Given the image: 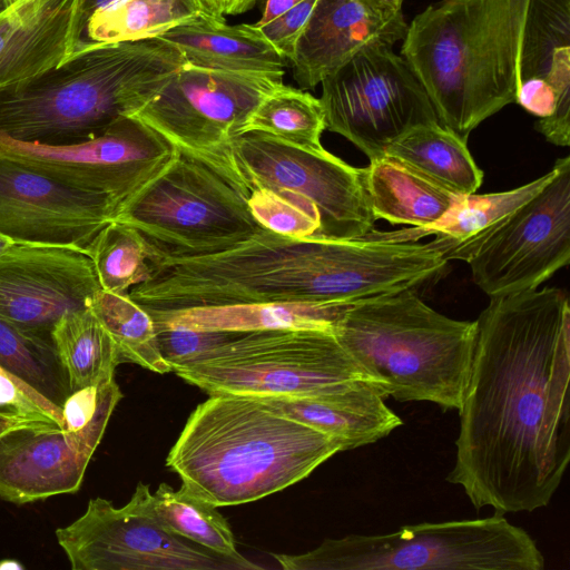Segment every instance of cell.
Masks as SVG:
<instances>
[{
    "label": "cell",
    "mask_w": 570,
    "mask_h": 570,
    "mask_svg": "<svg viewBox=\"0 0 570 570\" xmlns=\"http://www.w3.org/2000/svg\"><path fill=\"white\" fill-rule=\"evenodd\" d=\"M476 322L448 482L475 509L544 508L570 461V307L556 287L491 296Z\"/></svg>",
    "instance_id": "6da1fadb"
},
{
    "label": "cell",
    "mask_w": 570,
    "mask_h": 570,
    "mask_svg": "<svg viewBox=\"0 0 570 570\" xmlns=\"http://www.w3.org/2000/svg\"><path fill=\"white\" fill-rule=\"evenodd\" d=\"M402 41L439 122L465 140L529 78L570 86V0H440Z\"/></svg>",
    "instance_id": "7a4b0ae2"
},
{
    "label": "cell",
    "mask_w": 570,
    "mask_h": 570,
    "mask_svg": "<svg viewBox=\"0 0 570 570\" xmlns=\"http://www.w3.org/2000/svg\"><path fill=\"white\" fill-rule=\"evenodd\" d=\"M379 263L362 239H297L263 229L238 245L189 258L159 259L128 296L146 311L242 303L350 305L370 296Z\"/></svg>",
    "instance_id": "3957f363"
},
{
    "label": "cell",
    "mask_w": 570,
    "mask_h": 570,
    "mask_svg": "<svg viewBox=\"0 0 570 570\" xmlns=\"http://www.w3.org/2000/svg\"><path fill=\"white\" fill-rule=\"evenodd\" d=\"M341 451L338 441L255 396L213 393L189 415L166 465L218 508L282 491Z\"/></svg>",
    "instance_id": "277c9868"
},
{
    "label": "cell",
    "mask_w": 570,
    "mask_h": 570,
    "mask_svg": "<svg viewBox=\"0 0 570 570\" xmlns=\"http://www.w3.org/2000/svg\"><path fill=\"white\" fill-rule=\"evenodd\" d=\"M185 65L159 37L95 46L0 87V134L48 145L90 139L135 116Z\"/></svg>",
    "instance_id": "5b68a950"
},
{
    "label": "cell",
    "mask_w": 570,
    "mask_h": 570,
    "mask_svg": "<svg viewBox=\"0 0 570 570\" xmlns=\"http://www.w3.org/2000/svg\"><path fill=\"white\" fill-rule=\"evenodd\" d=\"M334 334L384 396L459 410L476 322L450 318L407 288L346 305Z\"/></svg>",
    "instance_id": "8992f818"
},
{
    "label": "cell",
    "mask_w": 570,
    "mask_h": 570,
    "mask_svg": "<svg viewBox=\"0 0 570 570\" xmlns=\"http://www.w3.org/2000/svg\"><path fill=\"white\" fill-rule=\"evenodd\" d=\"M285 570H542L528 532L503 514L326 539L301 554H273Z\"/></svg>",
    "instance_id": "52a82bcc"
},
{
    "label": "cell",
    "mask_w": 570,
    "mask_h": 570,
    "mask_svg": "<svg viewBox=\"0 0 570 570\" xmlns=\"http://www.w3.org/2000/svg\"><path fill=\"white\" fill-rule=\"evenodd\" d=\"M248 197L243 184L177 149L168 165L118 208L114 220L141 236L150 263L213 255L264 229Z\"/></svg>",
    "instance_id": "ba28073f"
},
{
    "label": "cell",
    "mask_w": 570,
    "mask_h": 570,
    "mask_svg": "<svg viewBox=\"0 0 570 570\" xmlns=\"http://www.w3.org/2000/svg\"><path fill=\"white\" fill-rule=\"evenodd\" d=\"M173 372L209 394L252 396H314L368 381L324 330L239 333Z\"/></svg>",
    "instance_id": "9c48e42d"
},
{
    "label": "cell",
    "mask_w": 570,
    "mask_h": 570,
    "mask_svg": "<svg viewBox=\"0 0 570 570\" xmlns=\"http://www.w3.org/2000/svg\"><path fill=\"white\" fill-rule=\"evenodd\" d=\"M282 82L283 75L185 65L135 117L177 149L243 184L233 142L262 99Z\"/></svg>",
    "instance_id": "30bf717a"
},
{
    "label": "cell",
    "mask_w": 570,
    "mask_h": 570,
    "mask_svg": "<svg viewBox=\"0 0 570 570\" xmlns=\"http://www.w3.org/2000/svg\"><path fill=\"white\" fill-rule=\"evenodd\" d=\"M321 86L326 129L348 139L370 161L413 127L439 121L423 86L389 46L364 48Z\"/></svg>",
    "instance_id": "8fae6325"
},
{
    "label": "cell",
    "mask_w": 570,
    "mask_h": 570,
    "mask_svg": "<svg viewBox=\"0 0 570 570\" xmlns=\"http://www.w3.org/2000/svg\"><path fill=\"white\" fill-rule=\"evenodd\" d=\"M232 155L248 191H287L312 203L320 214V239H357L374 229L365 168L326 149L304 150L258 131L236 137Z\"/></svg>",
    "instance_id": "7c38bea8"
},
{
    "label": "cell",
    "mask_w": 570,
    "mask_h": 570,
    "mask_svg": "<svg viewBox=\"0 0 570 570\" xmlns=\"http://www.w3.org/2000/svg\"><path fill=\"white\" fill-rule=\"evenodd\" d=\"M177 148L135 116L78 142L48 145L0 134V155L118 208L173 159Z\"/></svg>",
    "instance_id": "4fadbf2b"
},
{
    "label": "cell",
    "mask_w": 570,
    "mask_h": 570,
    "mask_svg": "<svg viewBox=\"0 0 570 570\" xmlns=\"http://www.w3.org/2000/svg\"><path fill=\"white\" fill-rule=\"evenodd\" d=\"M56 537L73 570H244L166 530L134 494L121 508L90 499L86 511L57 529Z\"/></svg>",
    "instance_id": "5bb4252c"
},
{
    "label": "cell",
    "mask_w": 570,
    "mask_h": 570,
    "mask_svg": "<svg viewBox=\"0 0 570 570\" xmlns=\"http://www.w3.org/2000/svg\"><path fill=\"white\" fill-rule=\"evenodd\" d=\"M468 261L487 295L535 289L570 262V157Z\"/></svg>",
    "instance_id": "9a60e30c"
},
{
    "label": "cell",
    "mask_w": 570,
    "mask_h": 570,
    "mask_svg": "<svg viewBox=\"0 0 570 570\" xmlns=\"http://www.w3.org/2000/svg\"><path fill=\"white\" fill-rule=\"evenodd\" d=\"M117 210L107 197L66 186L0 155V233L14 243L86 253Z\"/></svg>",
    "instance_id": "2e32d148"
},
{
    "label": "cell",
    "mask_w": 570,
    "mask_h": 570,
    "mask_svg": "<svg viewBox=\"0 0 570 570\" xmlns=\"http://www.w3.org/2000/svg\"><path fill=\"white\" fill-rule=\"evenodd\" d=\"M101 289L88 255L67 246L14 243L0 254V318L51 334Z\"/></svg>",
    "instance_id": "e0dca14e"
},
{
    "label": "cell",
    "mask_w": 570,
    "mask_h": 570,
    "mask_svg": "<svg viewBox=\"0 0 570 570\" xmlns=\"http://www.w3.org/2000/svg\"><path fill=\"white\" fill-rule=\"evenodd\" d=\"M116 384L91 421L78 431L60 426L22 428L0 436V498L26 504L75 493L121 400Z\"/></svg>",
    "instance_id": "ac0fdd59"
},
{
    "label": "cell",
    "mask_w": 570,
    "mask_h": 570,
    "mask_svg": "<svg viewBox=\"0 0 570 570\" xmlns=\"http://www.w3.org/2000/svg\"><path fill=\"white\" fill-rule=\"evenodd\" d=\"M406 30L402 8L384 0H317L289 62L293 77L314 89L364 48L393 47Z\"/></svg>",
    "instance_id": "d6986e66"
},
{
    "label": "cell",
    "mask_w": 570,
    "mask_h": 570,
    "mask_svg": "<svg viewBox=\"0 0 570 570\" xmlns=\"http://www.w3.org/2000/svg\"><path fill=\"white\" fill-rule=\"evenodd\" d=\"M79 0H18L0 17V87L37 76L72 55Z\"/></svg>",
    "instance_id": "ffe728a7"
},
{
    "label": "cell",
    "mask_w": 570,
    "mask_h": 570,
    "mask_svg": "<svg viewBox=\"0 0 570 570\" xmlns=\"http://www.w3.org/2000/svg\"><path fill=\"white\" fill-rule=\"evenodd\" d=\"M255 397L271 410L338 441L342 451L374 443L403 424L368 381L314 396Z\"/></svg>",
    "instance_id": "44dd1931"
},
{
    "label": "cell",
    "mask_w": 570,
    "mask_h": 570,
    "mask_svg": "<svg viewBox=\"0 0 570 570\" xmlns=\"http://www.w3.org/2000/svg\"><path fill=\"white\" fill-rule=\"evenodd\" d=\"M174 46L186 65L223 71L284 76L286 58L253 24H228L203 13L158 36Z\"/></svg>",
    "instance_id": "7402d4cb"
},
{
    "label": "cell",
    "mask_w": 570,
    "mask_h": 570,
    "mask_svg": "<svg viewBox=\"0 0 570 570\" xmlns=\"http://www.w3.org/2000/svg\"><path fill=\"white\" fill-rule=\"evenodd\" d=\"M553 174L552 168L543 176L505 191L459 195L439 222L424 228L401 229L402 238L417 242L426 235H435L432 243L448 262L459 259L468 263L518 208L551 180Z\"/></svg>",
    "instance_id": "603a6c76"
},
{
    "label": "cell",
    "mask_w": 570,
    "mask_h": 570,
    "mask_svg": "<svg viewBox=\"0 0 570 570\" xmlns=\"http://www.w3.org/2000/svg\"><path fill=\"white\" fill-rule=\"evenodd\" d=\"M203 13L202 0H79L72 55L102 43L155 38Z\"/></svg>",
    "instance_id": "cb8c5ba5"
},
{
    "label": "cell",
    "mask_w": 570,
    "mask_h": 570,
    "mask_svg": "<svg viewBox=\"0 0 570 570\" xmlns=\"http://www.w3.org/2000/svg\"><path fill=\"white\" fill-rule=\"evenodd\" d=\"M346 305L317 303H242L179 311H147L154 323L203 331L248 333L271 330H324Z\"/></svg>",
    "instance_id": "d4e9b609"
},
{
    "label": "cell",
    "mask_w": 570,
    "mask_h": 570,
    "mask_svg": "<svg viewBox=\"0 0 570 570\" xmlns=\"http://www.w3.org/2000/svg\"><path fill=\"white\" fill-rule=\"evenodd\" d=\"M365 186L375 219L417 228L439 222L459 196L389 156L365 167Z\"/></svg>",
    "instance_id": "484cf974"
},
{
    "label": "cell",
    "mask_w": 570,
    "mask_h": 570,
    "mask_svg": "<svg viewBox=\"0 0 570 570\" xmlns=\"http://www.w3.org/2000/svg\"><path fill=\"white\" fill-rule=\"evenodd\" d=\"M455 195L475 193L483 171L471 156L466 140L439 121L407 130L393 141L385 155Z\"/></svg>",
    "instance_id": "4316f807"
},
{
    "label": "cell",
    "mask_w": 570,
    "mask_h": 570,
    "mask_svg": "<svg viewBox=\"0 0 570 570\" xmlns=\"http://www.w3.org/2000/svg\"><path fill=\"white\" fill-rule=\"evenodd\" d=\"M134 495L171 533L239 563L244 570L262 569L237 551L232 529L217 507L191 494L184 487L174 490L167 483H161L151 493L149 485L139 482Z\"/></svg>",
    "instance_id": "83f0119b"
},
{
    "label": "cell",
    "mask_w": 570,
    "mask_h": 570,
    "mask_svg": "<svg viewBox=\"0 0 570 570\" xmlns=\"http://www.w3.org/2000/svg\"><path fill=\"white\" fill-rule=\"evenodd\" d=\"M51 337L70 393L115 379V370L121 363L118 347L90 307L63 315Z\"/></svg>",
    "instance_id": "f1b7e54d"
},
{
    "label": "cell",
    "mask_w": 570,
    "mask_h": 570,
    "mask_svg": "<svg viewBox=\"0 0 570 570\" xmlns=\"http://www.w3.org/2000/svg\"><path fill=\"white\" fill-rule=\"evenodd\" d=\"M0 366L62 411L70 386L51 334L0 318Z\"/></svg>",
    "instance_id": "f546056e"
},
{
    "label": "cell",
    "mask_w": 570,
    "mask_h": 570,
    "mask_svg": "<svg viewBox=\"0 0 570 570\" xmlns=\"http://www.w3.org/2000/svg\"><path fill=\"white\" fill-rule=\"evenodd\" d=\"M325 116L320 98L283 82L249 116L243 132L258 131L308 151H323Z\"/></svg>",
    "instance_id": "4dcf8cb0"
},
{
    "label": "cell",
    "mask_w": 570,
    "mask_h": 570,
    "mask_svg": "<svg viewBox=\"0 0 570 570\" xmlns=\"http://www.w3.org/2000/svg\"><path fill=\"white\" fill-rule=\"evenodd\" d=\"M89 307L116 343L121 363H135L158 374L171 372L160 354L151 316L128 294L100 289Z\"/></svg>",
    "instance_id": "1f68e13d"
},
{
    "label": "cell",
    "mask_w": 570,
    "mask_h": 570,
    "mask_svg": "<svg viewBox=\"0 0 570 570\" xmlns=\"http://www.w3.org/2000/svg\"><path fill=\"white\" fill-rule=\"evenodd\" d=\"M101 289L128 294L150 273L151 253L141 236L116 220L106 225L86 248Z\"/></svg>",
    "instance_id": "d6a6232c"
},
{
    "label": "cell",
    "mask_w": 570,
    "mask_h": 570,
    "mask_svg": "<svg viewBox=\"0 0 570 570\" xmlns=\"http://www.w3.org/2000/svg\"><path fill=\"white\" fill-rule=\"evenodd\" d=\"M248 205L255 219L265 229L297 239H320V214L312 203L297 195L264 188L252 189Z\"/></svg>",
    "instance_id": "836d02e7"
},
{
    "label": "cell",
    "mask_w": 570,
    "mask_h": 570,
    "mask_svg": "<svg viewBox=\"0 0 570 570\" xmlns=\"http://www.w3.org/2000/svg\"><path fill=\"white\" fill-rule=\"evenodd\" d=\"M263 9L256 23L264 36L286 58L293 60L297 40L317 0H262Z\"/></svg>",
    "instance_id": "e575fe53"
},
{
    "label": "cell",
    "mask_w": 570,
    "mask_h": 570,
    "mask_svg": "<svg viewBox=\"0 0 570 570\" xmlns=\"http://www.w3.org/2000/svg\"><path fill=\"white\" fill-rule=\"evenodd\" d=\"M163 358L173 368L188 363L239 333L194 330L154 323Z\"/></svg>",
    "instance_id": "d590c367"
},
{
    "label": "cell",
    "mask_w": 570,
    "mask_h": 570,
    "mask_svg": "<svg viewBox=\"0 0 570 570\" xmlns=\"http://www.w3.org/2000/svg\"><path fill=\"white\" fill-rule=\"evenodd\" d=\"M0 410L49 416L62 428V411L1 366Z\"/></svg>",
    "instance_id": "8d00e7d4"
},
{
    "label": "cell",
    "mask_w": 570,
    "mask_h": 570,
    "mask_svg": "<svg viewBox=\"0 0 570 570\" xmlns=\"http://www.w3.org/2000/svg\"><path fill=\"white\" fill-rule=\"evenodd\" d=\"M60 426L49 416L26 414L0 410V436L4 433L22 428ZM61 428V426H60Z\"/></svg>",
    "instance_id": "74e56055"
},
{
    "label": "cell",
    "mask_w": 570,
    "mask_h": 570,
    "mask_svg": "<svg viewBox=\"0 0 570 570\" xmlns=\"http://www.w3.org/2000/svg\"><path fill=\"white\" fill-rule=\"evenodd\" d=\"M206 10L215 17L233 14L237 0H202Z\"/></svg>",
    "instance_id": "f35d334b"
},
{
    "label": "cell",
    "mask_w": 570,
    "mask_h": 570,
    "mask_svg": "<svg viewBox=\"0 0 570 570\" xmlns=\"http://www.w3.org/2000/svg\"><path fill=\"white\" fill-rule=\"evenodd\" d=\"M257 0H237L233 14H239L250 10Z\"/></svg>",
    "instance_id": "ab89813d"
},
{
    "label": "cell",
    "mask_w": 570,
    "mask_h": 570,
    "mask_svg": "<svg viewBox=\"0 0 570 570\" xmlns=\"http://www.w3.org/2000/svg\"><path fill=\"white\" fill-rule=\"evenodd\" d=\"M22 564L12 559L0 560V570H22Z\"/></svg>",
    "instance_id": "60d3db41"
},
{
    "label": "cell",
    "mask_w": 570,
    "mask_h": 570,
    "mask_svg": "<svg viewBox=\"0 0 570 570\" xmlns=\"http://www.w3.org/2000/svg\"><path fill=\"white\" fill-rule=\"evenodd\" d=\"M14 242L0 233V254L10 247Z\"/></svg>",
    "instance_id": "b9f144b4"
},
{
    "label": "cell",
    "mask_w": 570,
    "mask_h": 570,
    "mask_svg": "<svg viewBox=\"0 0 570 570\" xmlns=\"http://www.w3.org/2000/svg\"><path fill=\"white\" fill-rule=\"evenodd\" d=\"M10 7L7 0H0V16Z\"/></svg>",
    "instance_id": "7bdbcfd3"
},
{
    "label": "cell",
    "mask_w": 570,
    "mask_h": 570,
    "mask_svg": "<svg viewBox=\"0 0 570 570\" xmlns=\"http://www.w3.org/2000/svg\"><path fill=\"white\" fill-rule=\"evenodd\" d=\"M384 1L390 2V3H392V4L396 6V7L402 8V6L399 4L397 0H384Z\"/></svg>",
    "instance_id": "ee69618b"
},
{
    "label": "cell",
    "mask_w": 570,
    "mask_h": 570,
    "mask_svg": "<svg viewBox=\"0 0 570 570\" xmlns=\"http://www.w3.org/2000/svg\"><path fill=\"white\" fill-rule=\"evenodd\" d=\"M7 1H8V3H9L10 6H12V4H13V3H16L18 0H7Z\"/></svg>",
    "instance_id": "f6af8a7d"
},
{
    "label": "cell",
    "mask_w": 570,
    "mask_h": 570,
    "mask_svg": "<svg viewBox=\"0 0 570 570\" xmlns=\"http://www.w3.org/2000/svg\"><path fill=\"white\" fill-rule=\"evenodd\" d=\"M399 4H403L404 0H397Z\"/></svg>",
    "instance_id": "bcb514c9"
},
{
    "label": "cell",
    "mask_w": 570,
    "mask_h": 570,
    "mask_svg": "<svg viewBox=\"0 0 570 570\" xmlns=\"http://www.w3.org/2000/svg\"><path fill=\"white\" fill-rule=\"evenodd\" d=\"M4 12H6V11H4ZM4 12H3V13H4ZM3 13H2V14H3ZM2 14H1V16H2ZM1 16H0V17H1Z\"/></svg>",
    "instance_id": "7dc6e473"
}]
</instances>
